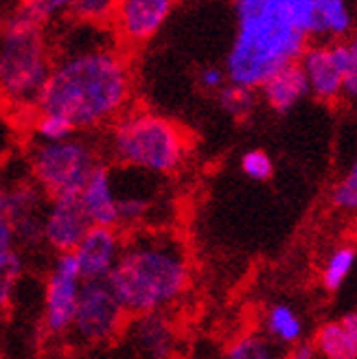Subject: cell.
Segmentation results:
<instances>
[{
    "instance_id": "1",
    "label": "cell",
    "mask_w": 357,
    "mask_h": 359,
    "mask_svg": "<svg viewBox=\"0 0 357 359\" xmlns=\"http://www.w3.org/2000/svg\"><path fill=\"white\" fill-rule=\"evenodd\" d=\"M235 20L224 68L230 83L255 90L305 55L316 38V0H239Z\"/></svg>"
},
{
    "instance_id": "2",
    "label": "cell",
    "mask_w": 357,
    "mask_h": 359,
    "mask_svg": "<svg viewBox=\"0 0 357 359\" xmlns=\"http://www.w3.org/2000/svg\"><path fill=\"white\" fill-rule=\"evenodd\" d=\"M130 97L128 62L108 46H93L68 53L53 64L35 110L38 114H60L77 130H90L121 118Z\"/></svg>"
},
{
    "instance_id": "3",
    "label": "cell",
    "mask_w": 357,
    "mask_h": 359,
    "mask_svg": "<svg viewBox=\"0 0 357 359\" xmlns=\"http://www.w3.org/2000/svg\"><path fill=\"white\" fill-rule=\"evenodd\" d=\"M189 259L180 239L171 235H142L123 243L108 283L132 316L158 313L175 302L189 287Z\"/></svg>"
},
{
    "instance_id": "4",
    "label": "cell",
    "mask_w": 357,
    "mask_h": 359,
    "mask_svg": "<svg viewBox=\"0 0 357 359\" xmlns=\"http://www.w3.org/2000/svg\"><path fill=\"white\" fill-rule=\"evenodd\" d=\"M44 29L22 11L11 13L0 27V97L20 105H35L53 70Z\"/></svg>"
},
{
    "instance_id": "5",
    "label": "cell",
    "mask_w": 357,
    "mask_h": 359,
    "mask_svg": "<svg viewBox=\"0 0 357 359\" xmlns=\"http://www.w3.org/2000/svg\"><path fill=\"white\" fill-rule=\"evenodd\" d=\"M110 151L116 163L149 173L180 169L189 151L184 130L156 112H128L114 121Z\"/></svg>"
},
{
    "instance_id": "6",
    "label": "cell",
    "mask_w": 357,
    "mask_h": 359,
    "mask_svg": "<svg viewBox=\"0 0 357 359\" xmlns=\"http://www.w3.org/2000/svg\"><path fill=\"white\" fill-rule=\"evenodd\" d=\"M99 165L97 151L81 138L38 142L31 151V177L50 200L81 195Z\"/></svg>"
},
{
    "instance_id": "7",
    "label": "cell",
    "mask_w": 357,
    "mask_h": 359,
    "mask_svg": "<svg viewBox=\"0 0 357 359\" xmlns=\"http://www.w3.org/2000/svg\"><path fill=\"white\" fill-rule=\"evenodd\" d=\"M128 316L108 280H83L70 331L86 344H105L128 327Z\"/></svg>"
},
{
    "instance_id": "8",
    "label": "cell",
    "mask_w": 357,
    "mask_h": 359,
    "mask_svg": "<svg viewBox=\"0 0 357 359\" xmlns=\"http://www.w3.org/2000/svg\"><path fill=\"white\" fill-rule=\"evenodd\" d=\"M83 276L75 255H58L44 290V325L50 333H66L73 329Z\"/></svg>"
},
{
    "instance_id": "9",
    "label": "cell",
    "mask_w": 357,
    "mask_h": 359,
    "mask_svg": "<svg viewBox=\"0 0 357 359\" xmlns=\"http://www.w3.org/2000/svg\"><path fill=\"white\" fill-rule=\"evenodd\" d=\"M300 68L309 81V93L323 101H331L344 93V79L351 68L349 42L314 44L300 57Z\"/></svg>"
},
{
    "instance_id": "10",
    "label": "cell",
    "mask_w": 357,
    "mask_h": 359,
    "mask_svg": "<svg viewBox=\"0 0 357 359\" xmlns=\"http://www.w3.org/2000/svg\"><path fill=\"white\" fill-rule=\"evenodd\" d=\"M90 228L93 222L83 208L81 195H64L48 200L44 217V241L58 255L75 252Z\"/></svg>"
},
{
    "instance_id": "11",
    "label": "cell",
    "mask_w": 357,
    "mask_h": 359,
    "mask_svg": "<svg viewBox=\"0 0 357 359\" xmlns=\"http://www.w3.org/2000/svg\"><path fill=\"white\" fill-rule=\"evenodd\" d=\"M44 197L46 195L33 180L9 187V217L15 241L22 245H38L44 241V217L48 208Z\"/></svg>"
},
{
    "instance_id": "12",
    "label": "cell",
    "mask_w": 357,
    "mask_h": 359,
    "mask_svg": "<svg viewBox=\"0 0 357 359\" xmlns=\"http://www.w3.org/2000/svg\"><path fill=\"white\" fill-rule=\"evenodd\" d=\"M121 250L123 241L116 228L93 226L73 252L79 263L83 280H108L119 263Z\"/></svg>"
},
{
    "instance_id": "13",
    "label": "cell",
    "mask_w": 357,
    "mask_h": 359,
    "mask_svg": "<svg viewBox=\"0 0 357 359\" xmlns=\"http://www.w3.org/2000/svg\"><path fill=\"white\" fill-rule=\"evenodd\" d=\"M171 9V0H123L116 3L114 22L125 40L145 42L167 22Z\"/></svg>"
},
{
    "instance_id": "14",
    "label": "cell",
    "mask_w": 357,
    "mask_h": 359,
    "mask_svg": "<svg viewBox=\"0 0 357 359\" xmlns=\"http://www.w3.org/2000/svg\"><path fill=\"white\" fill-rule=\"evenodd\" d=\"M130 342L140 359H171L175 348V333L163 313L134 316L128 327Z\"/></svg>"
},
{
    "instance_id": "15",
    "label": "cell",
    "mask_w": 357,
    "mask_h": 359,
    "mask_svg": "<svg viewBox=\"0 0 357 359\" xmlns=\"http://www.w3.org/2000/svg\"><path fill=\"white\" fill-rule=\"evenodd\" d=\"M83 208L93 226L116 228L119 226V197L114 193L112 173L105 165H99L81 191Z\"/></svg>"
},
{
    "instance_id": "16",
    "label": "cell",
    "mask_w": 357,
    "mask_h": 359,
    "mask_svg": "<svg viewBox=\"0 0 357 359\" xmlns=\"http://www.w3.org/2000/svg\"><path fill=\"white\" fill-rule=\"evenodd\" d=\"M261 95L274 112H278V114L290 112L302 97L311 95L305 70L300 68L298 62L278 70L276 75H272L261 86Z\"/></svg>"
},
{
    "instance_id": "17",
    "label": "cell",
    "mask_w": 357,
    "mask_h": 359,
    "mask_svg": "<svg viewBox=\"0 0 357 359\" xmlns=\"http://www.w3.org/2000/svg\"><path fill=\"white\" fill-rule=\"evenodd\" d=\"M353 31V11L344 0H316V38L342 42Z\"/></svg>"
},
{
    "instance_id": "18",
    "label": "cell",
    "mask_w": 357,
    "mask_h": 359,
    "mask_svg": "<svg viewBox=\"0 0 357 359\" xmlns=\"http://www.w3.org/2000/svg\"><path fill=\"white\" fill-rule=\"evenodd\" d=\"M263 329L272 337V342L285 344V346L298 344L302 331H305L300 316L294 311V307H290V304H285V302L267 307L265 318H263Z\"/></svg>"
},
{
    "instance_id": "19",
    "label": "cell",
    "mask_w": 357,
    "mask_h": 359,
    "mask_svg": "<svg viewBox=\"0 0 357 359\" xmlns=\"http://www.w3.org/2000/svg\"><path fill=\"white\" fill-rule=\"evenodd\" d=\"M314 351L323 359H357V344L342 322H327L314 337Z\"/></svg>"
},
{
    "instance_id": "20",
    "label": "cell",
    "mask_w": 357,
    "mask_h": 359,
    "mask_svg": "<svg viewBox=\"0 0 357 359\" xmlns=\"http://www.w3.org/2000/svg\"><path fill=\"white\" fill-rule=\"evenodd\" d=\"M224 359H288L283 355L272 339H265L263 335H241L228 346Z\"/></svg>"
},
{
    "instance_id": "21",
    "label": "cell",
    "mask_w": 357,
    "mask_h": 359,
    "mask_svg": "<svg viewBox=\"0 0 357 359\" xmlns=\"http://www.w3.org/2000/svg\"><path fill=\"white\" fill-rule=\"evenodd\" d=\"M355 259H357V250L353 245H340V248L333 250L331 257L325 263V269H323L325 290H329V292L340 290V287L344 285V280L349 278V274H351Z\"/></svg>"
},
{
    "instance_id": "22",
    "label": "cell",
    "mask_w": 357,
    "mask_h": 359,
    "mask_svg": "<svg viewBox=\"0 0 357 359\" xmlns=\"http://www.w3.org/2000/svg\"><path fill=\"white\" fill-rule=\"evenodd\" d=\"M220 105L226 114H230L233 118H245L252 114L255 105H257V95L252 88L245 86H237V83H226L220 93Z\"/></svg>"
},
{
    "instance_id": "23",
    "label": "cell",
    "mask_w": 357,
    "mask_h": 359,
    "mask_svg": "<svg viewBox=\"0 0 357 359\" xmlns=\"http://www.w3.org/2000/svg\"><path fill=\"white\" fill-rule=\"evenodd\" d=\"M22 272H25V259L15 248L0 252V307L9 304Z\"/></svg>"
},
{
    "instance_id": "24",
    "label": "cell",
    "mask_w": 357,
    "mask_h": 359,
    "mask_svg": "<svg viewBox=\"0 0 357 359\" xmlns=\"http://www.w3.org/2000/svg\"><path fill=\"white\" fill-rule=\"evenodd\" d=\"M33 130L38 134L40 142H62L68 138H75L77 128L68 118L60 114H38L33 123Z\"/></svg>"
},
{
    "instance_id": "25",
    "label": "cell",
    "mask_w": 357,
    "mask_h": 359,
    "mask_svg": "<svg viewBox=\"0 0 357 359\" xmlns=\"http://www.w3.org/2000/svg\"><path fill=\"white\" fill-rule=\"evenodd\" d=\"M20 11L33 25L44 29L48 22L55 20V18L70 11V3L68 0H31V3L20 5Z\"/></svg>"
},
{
    "instance_id": "26",
    "label": "cell",
    "mask_w": 357,
    "mask_h": 359,
    "mask_svg": "<svg viewBox=\"0 0 357 359\" xmlns=\"http://www.w3.org/2000/svg\"><path fill=\"white\" fill-rule=\"evenodd\" d=\"M331 202L335 208L346 210V212L357 210V158L353 160V165L344 173V177L333 187Z\"/></svg>"
},
{
    "instance_id": "27",
    "label": "cell",
    "mask_w": 357,
    "mask_h": 359,
    "mask_svg": "<svg viewBox=\"0 0 357 359\" xmlns=\"http://www.w3.org/2000/svg\"><path fill=\"white\" fill-rule=\"evenodd\" d=\"M114 11L116 3H110V0H77V3H70V13L77 15L86 25L108 20L114 15Z\"/></svg>"
},
{
    "instance_id": "28",
    "label": "cell",
    "mask_w": 357,
    "mask_h": 359,
    "mask_svg": "<svg viewBox=\"0 0 357 359\" xmlns=\"http://www.w3.org/2000/svg\"><path fill=\"white\" fill-rule=\"evenodd\" d=\"M241 171L257 182H265L274 175V163L270 154H265L263 149H250L241 156Z\"/></svg>"
},
{
    "instance_id": "29",
    "label": "cell",
    "mask_w": 357,
    "mask_h": 359,
    "mask_svg": "<svg viewBox=\"0 0 357 359\" xmlns=\"http://www.w3.org/2000/svg\"><path fill=\"white\" fill-rule=\"evenodd\" d=\"M119 197V195H116ZM147 200L136 195H123L119 197V226H134L147 215Z\"/></svg>"
},
{
    "instance_id": "30",
    "label": "cell",
    "mask_w": 357,
    "mask_h": 359,
    "mask_svg": "<svg viewBox=\"0 0 357 359\" xmlns=\"http://www.w3.org/2000/svg\"><path fill=\"white\" fill-rule=\"evenodd\" d=\"M13 243H15V235L9 217V187L5 184L3 175H0V252L11 250Z\"/></svg>"
},
{
    "instance_id": "31",
    "label": "cell",
    "mask_w": 357,
    "mask_h": 359,
    "mask_svg": "<svg viewBox=\"0 0 357 359\" xmlns=\"http://www.w3.org/2000/svg\"><path fill=\"white\" fill-rule=\"evenodd\" d=\"M226 79H228L226 68H220V66H204L198 73V83L206 93H220L226 86Z\"/></svg>"
},
{
    "instance_id": "32",
    "label": "cell",
    "mask_w": 357,
    "mask_h": 359,
    "mask_svg": "<svg viewBox=\"0 0 357 359\" xmlns=\"http://www.w3.org/2000/svg\"><path fill=\"white\" fill-rule=\"evenodd\" d=\"M349 50H351V68H349V75L344 79V95L351 99H357V31L351 33Z\"/></svg>"
},
{
    "instance_id": "33",
    "label": "cell",
    "mask_w": 357,
    "mask_h": 359,
    "mask_svg": "<svg viewBox=\"0 0 357 359\" xmlns=\"http://www.w3.org/2000/svg\"><path fill=\"white\" fill-rule=\"evenodd\" d=\"M288 359H316V351L311 344H298L290 355Z\"/></svg>"
},
{
    "instance_id": "34",
    "label": "cell",
    "mask_w": 357,
    "mask_h": 359,
    "mask_svg": "<svg viewBox=\"0 0 357 359\" xmlns=\"http://www.w3.org/2000/svg\"><path fill=\"white\" fill-rule=\"evenodd\" d=\"M342 327L349 331V335L355 339V344H357V311H349L346 316H342Z\"/></svg>"
},
{
    "instance_id": "35",
    "label": "cell",
    "mask_w": 357,
    "mask_h": 359,
    "mask_svg": "<svg viewBox=\"0 0 357 359\" xmlns=\"http://www.w3.org/2000/svg\"><path fill=\"white\" fill-rule=\"evenodd\" d=\"M0 101H3V97H0Z\"/></svg>"
}]
</instances>
